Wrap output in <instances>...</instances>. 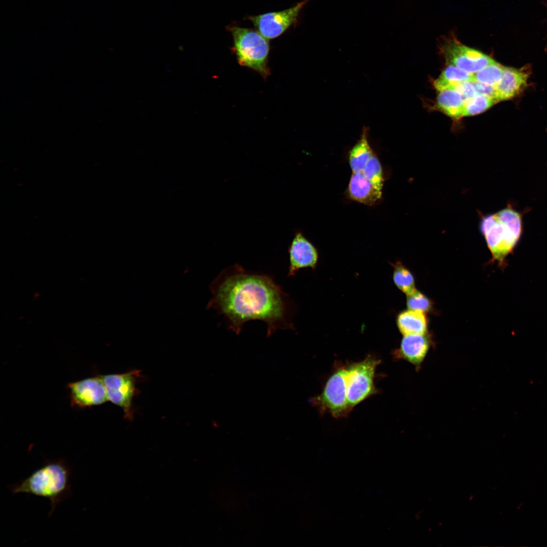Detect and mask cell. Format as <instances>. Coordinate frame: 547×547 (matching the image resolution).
I'll return each mask as SVG.
<instances>
[{
  "label": "cell",
  "mask_w": 547,
  "mask_h": 547,
  "mask_svg": "<svg viewBox=\"0 0 547 547\" xmlns=\"http://www.w3.org/2000/svg\"><path fill=\"white\" fill-rule=\"evenodd\" d=\"M210 289L212 297L207 308L223 316L227 328L236 334L245 323L253 320L266 324L267 337L278 329H295L294 304L270 275L246 270L236 264L221 271Z\"/></svg>",
  "instance_id": "1"
},
{
  "label": "cell",
  "mask_w": 547,
  "mask_h": 547,
  "mask_svg": "<svg viewBox=\"0 0 547 547\" xmlns=\"http://www.w3.org/2000/svg\"><path fill=\"white\" fill-rule=\"evenodd\" d=\"M397 325L404 335L423 334L426 332L427 323L424 313L409 309L398 315Z\"/></svg>",
  "instance_id": "17"
},
{
  "label": "cell",
  "mask_w": 547,
  "mask_h": 547,
  "mask_svg": "<svg viewBox=\"0 0 547 547\" xmlns=\"http://www.w3.org/2000/svg\"><path fill=\"white\" fill-rule=\"evenodd\" d=\"M530 72L527 68L505 67L499 81L494 86L497 102L518 96L526 88Z\"/></svg>",
  "instance_id": "12"
},
{
  "label": "cell",
  "mask_w": 547,
  "mask_h": 547,
  "mask_svg": "<svg viewBox=\"0 0 547 547\" xmlns=\"http://www.w3.org/2000/svg\"><path fill=\"white\" fill-rule=\"evenodd\" d=\"M440 49L448 65L471 74L495 61L482 52L462 44L453 35L443 40Z\"/></svg>",
  "instance_id": "5"
},
{
  "label": "cell",
  "mask_w": 547,
  "mask_h": 547,
  "mask_svg": "<svg viewBox=\"0 0 547 547\" xmlns=\"http://www.w3.org/2000/svg\"><path fill=\"white\" fill-rule=\"evenodd\" d=\"M71 475V469L64 459H46L28 477L8 488L14 494L24 493L49 500L50 516L58 504L72 495Z\"/></svg>",
  "instance_id": "2"
},
{
  "label": "cell",
  "mask_w": 547,
  "mask_h": 547,
  "mask_svg": "<svg viewBox=\"0 0 547 547\" xmlns=\"http://www.w3.org/2000/svg\"><path fill=\"white\" fill-rule=\"evenodd\" d=\"M407 305L410 310L424 313L430 310L432 304L428 298L415 290L407 295Z\"/></svg>",
  "instance_id": "23"
},
{
  "label": "cell",
  "mask_w": 547,
  "mask_h": 547,
  "mask_svg": "<svg viewBox=\"0 0 547 547\" xmlns=\"http://www.w3.org/2000/svg\"><path fill=\"white\" fill-rule=\"evenodd\" d=\"M379 362L372 357L353 364L347 368V397L352 407L372 394L375 370Z\"/></svg>",
  "instance_id": "6"
},
{
  "label": "cell",
  "mask_w": 547,
  "mask_h": 547,
  "mask_svg": "<svg viewBox=\"0 0 547 547\" xmlns=\"http://www.w3.org/2000/svg\"><path fill=\"white\" fill-rule=\"evenodd\" d=\"M347 369L335 372L326 383L322 393L317 398V403L334 417L344 415L351 408L347 397Z\"/></svg>",
  "instance_id": "9"
},
{
  "label": "cell",
  "mask_w": 547,
  "mask_h": 547,
  "mask_svg": "<svg viewBox=\"0 0 547 547\" xmlns=\"http://www.w3.org/2000/svg\"><path fill=\"white\" fill-rule=\"evenodd\" d=\"M227 28L232 35V50L239 64L267 78L270 72L268 65L270 47L267 38L250 28L232 25Z\"/></svg>",
  "instance_id": "4"
},
{
  "label": "cell",
  "mask_w": 547,
  "mask_h": 547,
  "mask_svg": "<svg viewBox=\"0 0 547 547\" xmlns=\"http://www.w3.org/2000/svg\"><path fill=\"white\" fill-rule=\"evenodd\" d=\"M288 277L295 276L303 268H315L318 262L317 249L300 231H297L289 246Z\"/></svg>",
  "instance_id": "11"
},
{
  "label": "cell",
  "mask_w": 547,
  "mask_h": 547,
  "mask_svg": "<svg viewBox=\"0 0 547 547\" xmlns=\"http://www.w3.org/2000/svg\"><path fill=\"white\" fill-rule=\"evenodd\" d=\"M473 74L455 66L448 65L434 82V87L438 91L451 89L457 84L466 81L472 82Z\"/></svg>",
  "instance_id": "18"
},
{
  "label": "cell",
  "mask_w": 547,
  "mask_h": 547,
  "mask_svg": "<svg viewBox=\"0 0 547 547\" xmlns=\"http://www.w3.org/2000/svg\"><path fill=\"white\" fill-rule=\"evenodd\" d=\"M472 83L475 86L477 94L484 95L496 100L495 98V90L494 86L476 82Z\"/></svg>",
  "instance_id": "25"
},
{
  "label": "cell",
  "mask_w": 547,
  "mask_h": 547,
  "mask_svg": "<svg viewBox=\"0 0 547 547\" xmlns=\"http://www.w3.org/2000/svg\"><path fill=\"white\" fill-rule=\"evenodd\" d=\"M369 129L364 126L359 140L349 151V164L353 173L362 172L366 163L373 151L369 144Z\"/></svg>",
  "instance_id": "16"
},
{
  "label": "cell",
  "mask_w": 547,
  "mask_h": 547,
  "mask_svg": "<svg viewBox=\"0 0 547 547\" xmlns=\"http://www.w3.org/2000/svg\"><path fill=\"white\" fill-rule=\"evenodd\" d=\"M429 337L425 334L404 335L399 348L396 352L397 358L403 359L419 369L431 347Z\"/></svg>",
  "instance_id": "13"
},
{
  "label": "cell",
  "mask_w": 547,
  "mask_h": 547,
  "mask_svg": "<svg viewBox=\"0 0 547 547\" xmlns=\"http://www.w3.org/2000/svg\"><path fill=\"white\" fill-rule=\"evenodd\" d=\"M451 89L458 93L464 100L472 98L477 94L473 83L470 81L460 83Z\"/></svg>",
  "instance_id": "24"
},
{
  "label": "cell",
  "mask_w": 547,
  "mask_h": 547,
  "mask_svg": "<svg viewBox=\"0 0 547 547\" xmlns=\"http://www.w3.org/2000/svg\"><path fill=\"white\" fill-rule=\"evenodd\" d=\"M349 197L353 200L366 205L376 204L382 194L377 191L362 172L353 173L348 187Z\"/></svg>",
  "instance_id": "14"
},
{
  "label": "cell",
  "mask_w": 547,
  "mask_h": 547,
  "mask_svg": "<svg viewBox=\"0 0 547 547\" xmlns=\"http://www.w3.org/2000/svg\"><path fill=\"white\" fill-rule=\"evenodd\" d=\"M479 229L493 259L502 263L516 246L522 233V215L511 205L482 216Z\"/></svg>",
  "instance_id": "3"
},
{
  "label": "cell",
  "mask_w": 547,
  "mask_h": 547,
  "mask_svg": "<svg viewBox=\"0 0 547 547\" xmlns=\"http://www.w3.org/2000/svg\"><path fill=\"white\" fill-rule=\"evenodd\" d=\"M308 1L303 0L284 10L250 16L247 19L252 22L264 37L273 39L281 35L297 22L300 11Z\"/></svg>",
  "instance_id": "8"
},
{
  "label": "cell",
  "mask_w": 547,
  "mask_h": 547,
  "mask_svg": "<svg viewBox=\"0 0 547 547\" xmlns=\"http://www.w3.org/2000/svg\"><path fill=\"white\" fill-rule=\"evenodd\" d=\"M497 101L490 97L480 94L464 100L463 117L481 113L497 103Z\"/></svg>",
  "instance_id": "22"
},
{
  "label": "cell",
  "mask_w": 547,
  "mask_h": 547,
  "mask_svg": "<svg viewBox=\"0 0 547 547\" xmlns=\"http://www.w3.org/2000/svg\"><path fill=\"white\" fill-rule=\"evenodd\" d=\"M437 96V109L450 118L458 120L463 117L464 100L461 95L452 89L440 91Z\"/></svg>",
  "instance_id": "15"
},
{
  "label": "cell",
  "mask_w": 547,
  "mask_h": 547,
  "mask_svg": "<svg viewBox=\"0 0 547 547\" xmlns=\"http://www.w3.org/2000/svg\"><path fill=\"white\" fill-rule=\"evenodd\" d=\"M362 173L375 189L382 194L383 184L382 169L378 159L374 152L366 163Z\"/></svg>",
  "instance_id": "19"
},
{
  "label": "cell",
  "mask_w": 547,
  "mask_h": 547,
  "mask_svg": "<svg viewBox=\"0 0 547 547\" xmlns=\"http://www.w3.org/2000/svg\"><path fill=\"white\" fill-rule=\"evenodd\" d=\"M505 66L496 61L473 74L472 82L495 86L500 80Z\"/></svg>",
  "instance_id": "20"
},
{
  "label": "cell",
  "mask_w": 547,
  "mask_h": 547,
  "mask_svg": "<svg viewBox=\"0 0 547 547\" xmlns=\"http://www.w3.org/2000/svg\"><path fill=\"white\" fill-rule=\"evenodd\" d=\"M71 404L79 408L101 405L108 401L101 376L85 378L67 385Z\"/></svg>",
  "instance_id": "10"
},
{
  "label": "cell",
  "mask_w": 547,
  "mask_h": 547,
  "mask_svg": "<svg viewBox=\"0 0 547 547\" xmlns=\"http://www.w3.org/2000/svg\"><path fill=\"white\" fill-rule=\"evenodd\" d=\"M394 266L393 279L396 285L407 295L413 293L416 289L412 274L399 262H397Z\"/></svg>",
  "instance_id": "21"
},
{
  "label": "cell",
  "mask_w": 547,
  "mask_h": 547,
  "mask_svg": "<svg viewBox=\"0 0 547 547\" xmlns=\"http://www.w3.org/2000/svg\"><path fill=\"white\" fill-rule=\"evenodd\" d=\"M140 371L133 370L123 374L101 376L105 387L108 400L121 407L125 416L132 419V401L136 393V383Z\"/></svg>",
  "instance_id": "7"
}]
</instances>
